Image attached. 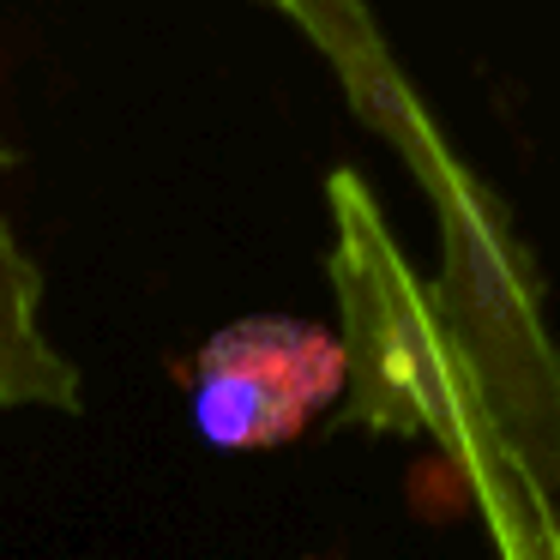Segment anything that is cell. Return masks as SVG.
Wrapping results in <instances>:
<instances>
[{"mask_svg": "<svg viewBox=\"0 0 560 560\" xmlns=\"http://www.w3.org/2000/svg\"><path fill=\"white\" fill-rule=\"evenodd\" d=\"M350 374L343 338L302 319H242L199 350L194 428L223 452H259L302 434Z\"/></svg>", "mask_w": 560, "mask_h": 560, "instance_id": "cell-2", "label": "cell"}, {"mask_svg": "<svg viewBox=\"0 0 560 560\" xmlns=\"http://www.w3.org/2000/svg\"><path fill=\"white\" fill-rule=\"evenodd\" d=\"M362 374H386L392 422L440 440L494 536V560H560V343L542 319L446 326L422 283L355 326Z\"/></svg>", "mask_w": 560, "mask_h": 560, "instance_id": "cell-1", "label": "cell"}, {"mask_svg": "<svg viewBox=\"0 0 560 560\" xmlns=\"http://www.w3.org/2000/svg\"><path fill=\"white\" fill-rule=\"evenodd\" d=\"M0 398L7 404H73V368L37 331V278L0 230Z\"/></svg>", "mask_w": 560, "mask_h": 560, "instance_id": "cell-4", "label": "cell"}, {"mask_svg": "<svg viewBox=\"0 0 560 560\" xmlns=\"http://www.w3.org/2000/svg\"><path fill=\"white\" fill-rule=\"evenodd\" d=\"M271 7L295 13L307 25V37L326 43L331 61L343 67V79H350L362 115H374V121L398 139V151L410 158V170L422 175L428 194H440V187L458 182L464 170L446 158V151H440L434 127L422 121V109L410 103V91L398 85V73H392L386 49H380L374 25H368V13H362V0H271Z\"/></svg>", "mask_w": 560, "mask_h": 560, "instance_id": "cell-3", "label": "cell"}]
</instances>
